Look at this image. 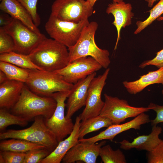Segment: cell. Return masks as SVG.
<instances>
[{
    "instance_id": "6da1fadb",
    "label": "cell",
    "mask_w": 163,
    "mask_h": 163,
    "mask_svg": "<svg viewBox=\"0 0 163 163\" xmlns=\"http://www.w3.org/2000/svg\"><path fill=\"white\" fill-rule=\"evenodd\" d=\"M29 55L32 62L43 71H55L63 68L69 63L68 47L46 37Z\"/></svg>"
},
{
    "instance_id": "7a4b0ae2",
    "label": "cell",
    "mask_w": 163,
    "mask_h": 163,
    "mask_svg": "<svg viewBox=\"0 0 163 163\" xmlns=\"http://www.w3.org/2000/svg\"><path fill=\"white\" fill-rule=\"evenodd\" d=\"M56 105L52 97L39 95L24 85L18 101L11 109V113L28 121L38 116L48 119L53 114Z\"/></svg>"
},
{
    "instance_id": "3957f363",
    "label": "cell",
    "mask_w": 163,
    "mask_h": 163,
    "mask_svg": "<svg viewBox=\"0 0 163 163\" xmlns=\"http://www.w3.org/2000/svg\"><path fill=\"white\" fill-rule=\"evenodd\" d=\"M98 27L97 22H89L83 29L75 44L68 48L69 63L80 58L90 56L95 59L102 67L105 69L108 68L111 62L109 52L107 50L99 48L94 40Z\"/></svg>"
},
{
    "instance_id": "277c9868",
    "label": "cell",
    "mask_w": 163,
    "mask_h": 163,
    "mask_svg": "<svg viewBox=\"0 0 163 163\" xmlns=\"http://www.w3.org/2000/svg\"><path fill=\"white\" fill-rule=\"evenodd\" d=\"M14 138L25 140L42 145L51 152L59 142L53 133L46 126L44 118L38 116L29 127L20 130L9 129L0 133V139Z\"/></svg>"
},
{
    "instance_id": "5b68a950",
    "label": "cell",
    "mask_w": 163,
    "mask_h": 163,
    "mask_svg": "<svg viewBox=\"0 0 163 163\" xmlns=\"http://www.w3.org/2000/svg\"><path fill=\"white\" fill-rule=\"evenodd\" d=\"M29 70V76L25 84L31 91L39 95L51 97L54 93L71 90L73 85L66 82L54 71Z\"/></svg>"
},
{
    "instance_id": "8992f818",
    "label": "cell",
    "mask_w": 163,
    "mask_h": 163,
    "mask_svg": "<svg viewBox=\"0 0 163 163\" xmlns=\"http://www.w3.org/2000/svg\"><path fill=\"white\" fill-rule=\"evenodd\" d=\"M89 23L88 18L76 23L61 20L50 14L45 28L52 39L68 48L75 44L83 29Z\"/></svg>"
},
{
    "instance_id": "52a82bcc",
    "label": "cell",
    "mask_w": 163,
    "mask_h": 163,
    "mask_svg": "<svg viewBox=\"0 0 163 163\" xmlns=\"http://www.w3.org/2000/svg\"><path fill=\"white\" fill-rule=\"evenodd\" d=\"M2 27L13 38L16 52L29 55L45 37L36 33L18 20L12 17L10 22Z\"/></svg>"
},
{
    "instance_id": "ba28073f",
    "label": "cell",
    "mask_w": 163,
    "mask_h": 163,
    "mask_svg": "<svg viewBox=\"0 0 163 163\" xmlns=\"http://www.w3.org/2000/svg\"><path fill=\"white\" fill-rule=\"evenodd\" d=\"M70 92V90L61 91L51 95L56 101V106L52 116L49 119H44L46 126L59 142L71 133L74 126L71 118L67 119L65 115V101Z\"/></svg>"
},
{
    "instance_id": "9c48e42d",
    "label": "cell",
    "mask_w": 163,
    "mask_h": 163,
    "mask_svg": "<svg viewBox=\"0 0 163 163\" xmlns=\"http://www.w3.org/2000/svg\"><path fill=\"white\" fill-rule=\"evenodd\" d=\"M93 11L87 0H56L51 6V14L61 20L77 23L88 19Z\"/></svg>"
},
{
    "instance_id": "30bf717a",
    "label": "cell",
    "mask_w": 163,
    "mask_h": 163,
    "mask_svg": "<svg viewBox=\"0 0 163 163\" xmlns=\"http://www.w3.org/2000/svg\"><path fill=\"white\" fill-rule=\"evenodd\" d=\"M104 107L99 115L110 119L113 124H119L129 118L135 117L150 110L148 107H135L130 105L125 100L104 94Z\"/></svg>"
},
{
    "instance_id": "8fae6325",
    "label": "cell",
    "mask_w": 163,
    "mask_h": 163,
    "mask_svg": "<svg viewBox=\"0 0 163 163\" xmlns=\"http://www.w3.org/2000/svg\"><path fill=\"white\" fill-rule=\"evenodd\" d=\"M102 67L94 58L88 56L76 59L63 68L54 72L66 82L74 84Z\"/></svg>"
},
{
    "instance_id": "7c38bea8",
    "label": "cell",
    "mask_w": 163,
    "mask_h": 163,
    "mask_svg": "<svg viewBox=\"0 0 163 163\" xmlns=\"http://www.w3.org/2000/svg\"><path fill=\"white\" fill-rule=\"evenodd\" d=\"M110 71L107 68L102 74L95 76L91 82L85 107L79 116L82 121L100 115L104 103L101 99V93Z\"/></svg>"
},
{
    "instance_id": "4fadbf2b",
    "label": "cell",
    "mask_w": 163,
    "mask_h": 163,
    "mask_svg": "<svg viewBox=\"0 0 163 163\" xmlns=\"http://www.w3.org/2000/svg\"><path fill=\"white\" fill-rule=\"evenodd\" d=\"M150 122L149 116L143 112L128 122L122 124H113L94 136L87 139H79L78 141L94 143L102 140L112 141L117 135L132 129L139 130L142 125Z\"/></svg>"
},
{
    "instance_id": "5bb4252c",
    "label": "cell",
    "mask_w": 163,
    "mask_h": 163,
    "mask_svg": "<svg viewBox=\"0 0 163 163\" xmlns=\"http://www.w3.org/2000/svg\"><path fill=\"white\" fill-rule=\"evenodd\" d=\"M106 143L104 140L94 143L79 142L67 152L62 162L73 163L82 161L85 163H95L101 148Z\"/></svg>"
},
{
    "instance_id": "9a60e30c",
    "label": "cell",
    "mask_w": 163,
    "mask_h": 163,
    "mask_svg": "<svg viewBox=\"0 0 163 163\" xmlns=\"http://www.w3.org/2000/svg\"><path fill=\"white\" fill-rule=\"evenodd\" d=\"M96 75L94 72L73 84L66 104L67 119L71 118L76 112L85 106L90 83Z\"/></svg>"
},
{
    "instance_id": "2e32d148",
    "label": "cell",
    "mask_w": 163,
    "mask_h": 163,
    "mask_svg": "<svg viewBox=\"0 0 163 163\" xmlns=\"http://www.w3.org/2000/svg\"><path fill=\"white\" fill-rule=\"evenodd\" d=\"M132 6L129 3H126L123 1L119 2H113L109 4L106 10L108 14H112L114 17L112 24L116 27L117 32V40L114 50H116L120 40V31L122 28H124L131 24L132 19L134 14L132 11Z\"/></svg>"
},
{
    "instance_id": "e0dca14e",
    "label": "cell",
    "mask_w": 163,
    "mask_h": 163,
    "mask_svg": "<svg viewBox=\"0 0 163 163\" xmlns=\"http://www.w3.org/2000/svg\"><path fill=\"white\" fill-rule=\"evenodd\" d=\"M81 119L79 116L76 118L73 130L67 138L59 142L57 147L40 163H60L67 152L77 144L79 139V129Z\"/></svg>"
},
{
    "instance_id": "ac0fdd59",
    "label": "cell",
    "mask_w": 163,
    "mask_h": 163,
    "mask_svg": "<svg viewBox=\"0 0 163 163\" xmlns=\"http://www.w3.org/2000/svg\"><path fill=\"white\" fill-rule=\"evenodd\" d=\"M162 128L157 125L152 126V130L149 135L139 136L133 141L124 139L119 142L121 149L129 150L135 148L138 150H145L149 152L153 150L161 140L159 137Z\"/></svg>"
},
{
    "instance_id": "d6986e66",
    "label": "cell",
    "mask_w": 163,
    "mask_h": 163,
    "mask_svg": "<svg viewBox=\"0 0 163 163\" xmlns=\"http://www.w3.org/2000/svg\"><path fill=\"white\" fill-rule=\"evenodd\" d=\"M0 9L19 20L36 33L41 34L27 10L18 0H0Z\"/></svg>"
},
{
    "instance_id": "ffe728a7",
    "label": "cell",
    "mask_w": 163,
    "mask_h": 163,
    "mask_svg": "<svg viewBox=\"0 0 163 163\" xmlns=\"http://www.w3.org/2000/svg\"><path fill=\"white\" fill-rule=\"evenodd\" d=\"M24 83L8 80L0 85V108L8 110L17 102Z\"/></svg>"
},
{
    "instance_id": "44dd1931",
    "label": "cell",
    "mask_w": 163,
    "mask_h": 163,
    "mask_svg": "<svg viewBox=\"0 0 163 163\" xmlns=\"http://www.w3.org/2000/svg\"><path fill=\"white\" fill-rule=\"evenodd\" d=\"M155 84L163 85V67L156 71H149L136 81L123 82L127 92L132 94L139 93L148 86Z\"/></svg>"
},
{
    "instance_id": "7402d4cb",
    "label": "cell",
    "mask_w": 163,
    "mask_h": 163,
    "mask_svg": "<svg viewBox=\"0 0 163 163\" xmlns=\"http://www.w3.org/2000/svg\"><path fill=\"white\" fill-rule=\"evenodd\" d=\"M11 139L1 140L0 142V151H10L26 153L34 149L46 148L42 145L25 140Z\"/></svg>"
},
{
    "instance_id": "603a6c76",
    "label": "cell",
    "mask_w": 163,
    "mask_h": 163,
    "mask_svg": "<svg viewBox=\"0 0 163 163\" xmlns=\"http://www.w3.org/2000/svg\"><path fill=\"white\" fill-rule=\"evenodd\" d=\"M113 124L110 119L99 115L82 121L79 129V139L83 138L88 133Z\"/></svg>"
},
{
    "instance_id": "cb8c5ba5",
    "label": "cell",
    "mask_w": 163,
    "mask_h": 163,
    "mask_svg": "<svg viewBox=\"0 0 163 163\" xmlns=\"http://www.w3.org/2000/svg\"><path fill=\"white\" fill-rule=\"evenodd\" d=\"M0 61L8 62L24 69L42 70L32 62L29 55L14 51L0 54Z\"/></svg>"
},
{
    "instance_id": "d4e9b609",
    "label": "cell",
    "mask_w": 163,
    "mask_h": 163,
    "mask_svg": "<svg viewBox=\"0 0 163 163\" xmlns=\"http://www.w3.org/2000/svg\"><path fill=\"white\" fill-rule=\"evenodd\" d=\"M0 70L6 75L8 79L20 81L24 83L29 75V70L9 63L0 61Z\"/></svg>"
},
{
    "instance_id": "484cf974",
    "label": "cell",
    "mask_w": 163,
    "mask_h": 163,
    "mask_svg": "<svg viewBox=\"0 0 163 163\" xmlns=\"http://www.w3.org/2000/svg\"><path fill=\"white\" fill-rule=\"evenodd\" d=\"M99 156L104 163H126V157L119 149L113 150L110 145H104L101 148Z\"/></svg>"
},
{
    "instance_id": "4316f807",
    "label": "cell",
    "mask_w": 163,
    "mask_h": 163,
    "mask_svg": "<svg viewBox=\"0 0 163 163\" xmlns=\"http://www.w3.org/2000/svg\"><path fill=\"white\" fill-rule=\"evenodd\" d=\"M28 122L26 119L11 113L7 110L0 109V130L1 132L11 125L24 127L28 124Z\"/></svg>"
},
{
    "instance_id": "83f0119b",
    "label": "cell",
    "mask_w": 163,
    "mask_h": 163,
    "mask_svg": "<svg viewBox=\"0 0 163 163\" xmlns=\"http://www.w3.org/2000/svg\"><path fill=\"white\" fill-rule=\"evenodd\" d=\"M147 12H149L150 15L146 20L136 22L137 27L134 32V34L140 33L163 14V0H160L152 9Z\"/></svg>"
},
{
    "instance_id": "f1b7e54d",
    "label": "cell",
    "mask_w": 163,
    "mask_h": 163,
    "mask_svg": "<svg viewBox=\"0 0 163 163\" xmlns=\"http://www.w3.org/2000/svg\"><path fill=\"white\" fill-rule=\"evenodd\" d=\"M15 51V44L12 37L2 27L0 28V53Z\"/></svg>"
},
{
    "instance_id": "f546056e",
    "label": "cell",
    "mask_w": 163,
    "mask_h": 163,
    "mask_svg": "<svg viewBox=\"0 0 163 163\" xmlns=\"http://www.w3.org/2000/svg\"><path fill=\"white\" fill-rule=\"evenodd\" d=\"M51 152L46 148L34 149L26 152L24 163H40Z\"/></svg>"
},
{
    "instance_id": "4dcf8cb0",
    "label": "cell",
    "mask_w": 163,
    "mask_h": 163,
    "mask_svg": "<svg viewBox=\"0 0 163 163\" xmlns=\"http://www.w3.org/2000/svg\"><path fill=\"white\" fill-rule=\"evenodd\" d=\"M24 6L31 16L35 25L38 27L41 23L40 15L37 10L38 0H18Z\"/></svg>"
},
{
    "instance_id": "1f68e13d",
    "label": "cell",
    "mask_w": 163,
    "mask_h": 163,
    "mask_svg": "<svg viewBox=\"0 0 163 163\" xmlns=\"http://www.w3.org/2000/svg\"><path fill=\"white\" fill-rule=\"evenodd\" d=\"M147 162L163 163V139L152 151L148 152Z\"/></svg>"
},
{
    "instance_id": "d6a6232c",
    "label": "cell",
    "mask_w": 163,
    "mask_h": 163,
    "mask_svg": "<svg viewBox=\"0 0 163 163\" xmlns=\"http://www.w3.org/2000/svg\"><path fill=\"white\" fill-rule=\"evenodd\" d=\"M5 163H24L26 153L10 151H0Z\"/></svg>"
},
{
    "instance_id": "836d02e7",
    "label": "cell",
    "mask_w": 163,
    "mask_h": 163,
    "mask_svg": "<svg viewBox=\"0 0 163 163\" xmlns=\"http://www.w3.org/2000/svg\"><path fill=\"white\" fill-rule=\"evenodd\" d=\"M149 65L155 66L158 69L163 67V49L156 53V56L153 59L142 62L139 67L143 69Z\"/></svg>"
},
{
    "instance_id": "e575fe53",
    "label": "cell",
    "mask_w": 163,
    "mask_h": 163,
    "mask_svg": "<svg viewBox=\"0 0 163 163\" xmlns=\"http://www.w3.org/2000/svg\"><path fill=\"white\" fill-rule=\"evenodd\" d=\"M148 107L156 113L155 118L150 120L152 126H153L157 125L160 123H163V106L151 103Z\"/></svg>"
},
{
    "instance_id": "d590c367",
    "label": "cell",
    "mask_w": 163,
    "mask_h": 163,
    "mask_svg": "<svg viewBox=\"0 0 163 163\" xmlns=\"http://www.w3.org/2000/svg\"><path fill=\"white\" fill-rule=\"evenodd\" d=\"M12 17L5 16L4 15H0V25L2 27L7 24L10 21Z\"/></svg>"
},
{
    "instance_id": "8d00e7d4",
    "label": "cell",
    "mask_w": 163,
    "mask_h": 163,
    "mask_svg": "<svg viewBox=\"0 0 163 163\" xmlns=\"http://www.w3.org/2000/svg\"><path fill=\"white\" fill-rule=\"evenodd\" d=\"M8 80L5 73L0 70V84H2Z\"/></svg>"
},
{
    "instance_id": "74e56055",
    "label": "cell",
    "mask_w": 163,
    "mask_h": 163,
    "mask_svg": "<svg viewBox=\"0 0 163 163\" xmlns=\"http://www.w3.org/2000/svg\"><path fill=\"white\" fill-rule=\"evenodd\" d=\"M98 0H87L90 3V5L93 7L96 2ZM113 2H119L123 1V0H112Z\"/></svg>"
},
{
    "instance_id": "f35d334b",
    "label": "cell",
    "mask_w": 163,
    "mask_h": 163,
    "mask_svg": "<svg viewBox=\"0 0 163 163\" xmlns=\"http://www.w3.org/2000/svg\"><path fill=\"white\" fill-rule=\"evenodd\" d=\"M148 3V6L149 7H151L152 6L154 3L157 0H145Z\"/></svg>"
},
{
    "instance_id": "ab89813d",
    "label": "cell",
    "mask_w": 163,
    "mask_h": 163,
    "mask_svg": "<svg viewBox=\"0 0 163 163\" xmlns=\"http://www.w3.org/2000/svg\"><path fill=\"white\" fill-rule=\"evenodd\" d=\"M0 163H5L4 159L2 155L0 154Z\"/></svg>"
},
{
    "instance_id": "60d3db41",
    "label": "cell",
    "mask_w": 163,
    "mask_h": 163,
    "mask_svg": "<svg viewBox=\"0 0 163 163\" xmlns=\"http://www.w3.org/2000/svg\"><path fill=\"white\" fill-rule=\"evenodd\" d=\"M158 21H161L163 20V16H160L156 19Z\"/></svg>"
},
{
    "instance_id": "b9f144b4",
    "label": "cell",
    "mask_w": 163,
    "mask_h": 163,
    "mask_svg": "<svg viewBox=\"0 0 163 163\" xmlns=\"http://www.w3.org/2000/svg\"><path fill=\"white\" fill-rule=\"evenodd\" d=\"M161 92L162 94L163 95V89L162 90Z\"/></svg>"
}]
</instances>
